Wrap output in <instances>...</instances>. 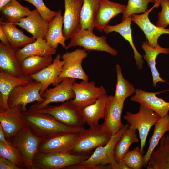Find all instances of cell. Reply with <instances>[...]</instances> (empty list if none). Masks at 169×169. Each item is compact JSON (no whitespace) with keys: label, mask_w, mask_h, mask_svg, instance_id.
Here are the masks:
<instances>
[{"label":"cell","mask_w":169,"mask_h":169,"mask_svg":"<svg viewBox=\"0 0 169 169\" xmlns=\"http://www.w3.org/2000/svg\"><path fill=\"white\" fill-rule=\"evenodd\" d=\"M25 125L32 132L43 140L62 132L79 133L84 128H74L67 126L57 120L51 115L37 111L28 110L23 111Z\"/></svg>","instance_id":"cell-1"},{"label":"cell","mask_w":169,"mask_h":169,"mask_svg":"<svg viewBox=\"0 0 169 169\" xmlns=\"http://www.w3.org/2000/svg\"><path fill=\"white\" fill-rule=\"evenodd\" d=\"M129 126L128 123L124 125L121 129L112 136L107 144L96 148L87 159L77 164L69 166L66 169H108V165H111L116 161L114 157L115 146L123 134Z\"/></svg>","instance_id":"cell-2"},{"label":"cell","mask_w":169,"mask_h":169,"mask_svg":"<svg viewBox=\"0 0 169 169\" xmlns=\"http://www.w3.org/2000/svg\"><path fill=\"white\" fill-rule=\"evenodd\" d=\"M112 136L102 124L84 128L79 133L78 138L69 153L88 155L94 149L107 144Z\"/></svg>","instance_id":"cell-3"},{"label":"cell","mask_w":169,"mask_h":169,"mask_svg":"<svg viewBox=\"0 0 169 169\" xmlns=\"http://www.w3.org/2000/svg\"><path fill=\"white\" fill-rule=\"evenodd\" d=\"M9 139L20 152L24 168L33 169V160L38 152L39 146L42 139L34 134L26 125Z\"/></svg>","instance_id":"cell-4"},{"label":"cell","mask_w":169,"mask_h":169,"mask_svg":"<svg viewBox=\"0 0 169 169\" xmlns=\"http://www.w3.org/2000/svg\"><path fill=\"white\" fill-rule=\"evenodd\" d=\"M89 156L68 152H38L33 160V169H66L80 163Z\"/></svg>","instance_id":"cell-5"},{"label":"cell","mask_w":169,"mask_h":169,"mask_svg":"<svg viewBox=\"0 0 169 169\" xmlns=\"http://www.w3.org/2000/svg\"><path fill=\"white\" fill-rule=\"evenodd\" d=\"M107 38L104 35L97 36L93 32L84 29L80 25L70 38L65 50L80 46L87 51L104 52L114 56H116L117 51L108 44Z\"/></svg>","instance_id":"cell-6"},{"label":"cell","mask_w":169,"mask_h":169,"mask_svg":"<svg viewBox=\"0 0 169 169\" xmlns=\"http://www.w3.org/2000/svg\"><path fill=\"white\" fill-rule=\"evenodd\" d=\"M123 118L131 127L138 131L140 140V147L143 151L150 129L161 118L152 110L140 105L137 113H133L127 111Z\"/></svg>","instance_id":"cell-7"},{"label":"cell","mask_w":169,"mask_h":169,"mask_svg":"<svg viewBox=\"0 0 169 169\" xmlns=\"http://www.w3.org/2000/svg\"><path fill=\"white\" fill-rule=\"evenodd\" d=\"M35 111L49 114L58 121L71 127L81 128L85 123L81 108L73 105L70 100L63 102L59 105H48L41 109Z\"/></svg>","instance_id":"cell-8"},{"label":"cell","mask_w":169,"mask_h":169,"mask_svg":"<svg viewBox=\"0 0 169 169\" xmlns=\"http://www.w3.org/2000/svg\"><path fill=\"white\" fill-rule=\"evenodd\" d=\"M75 79L66 77L54 87L47 89L42 95L44 100L31 105L29 110H39L52 103L64 102L73 99L75 94L72 89Z\"/></svg>","instance_id":"cell-9"},{"label":"cell","mask_w":169,"mask_h":169,"mask_svg":"<svg viewBox=\"0 0 169 169\" xmlns=\"http://www.w3.org/2000/svg\"><path fill=\"white\" fill-rule=\"evenodd\" d=\"M42 85L39 82L32 80L28 84L18 86L10 93L8 99L9 108L18 105L22 106L23 111L28 110V104L36 101L40 103L44 100L40 92Z\"/></svg>","instance_id":"cell-10"},{"label":"cell","mask_w":169,"mask_h":169,"mask_svg":"<svg viewBox=\"0 0 169 169\" xmlns=\"http://www.w3.org/2000/svg\"><path fill=\"white\" fill-rule=\"evenodd\" d=\"M88 54L85 49L79 48L64 53L61 55L64 64L59 78L89 81V76L84 70L82 64Z\"/></svg>","instance_id":"cell-11"},{"label":"cell","mask_w":169,"mask_h":169,"mask_svg":"<svg viewBox=\"0 0 169 169\" xmlns=\"http://www.w3.org/2000/svg\"><path fill=\"white\" fill-rule=\"evenodd\" d=\"M75 94L73 99L69 100L76 106L82 108L94 103L100 97L107 94L105 87L95 86L94 81L83 80L75 82L72 86Z\"/></svg>","instance_id":"cell-12"},{"label":"cell","mask_w":169,"mask_h":169,"mask_svg":"<svg viewBox=\"0 0 169 169\" xmlns=\"http://www.w3.org/2000/svg\"><path fill=\"white\" fill-rule=\"evenodd\" d=\"M154 4L150 9L142 14L132 15L131 21L137 25L143 31L149 44L155 47L159 46V38L164 34H169V29L159 27L153 24L150 20L149 13L155 8L160 5V0H155Z\"/></svg>","instance_id":"cell-13"},{"label":"cell","mask_w":169,"mask_h":169,"mask_svg":"<svg viewBox=\"0 0 169 169\" xmlns=\"http://www.w3.org/2000/svg\"><path fill=\"white\" fill-rule=\"evenodd\" d=\"M79 135L78 133L62 132L43 140L39 146L38 152L69 153L75 144Z\"/></svg>","instance_id":"cell-14"},{"label":"cell","mask_w":169,"mask_h":169,"mask_svg":"<svg viewBox=\"0 0 169 169\" xmlns=\"http://www.w3.org/2000/svg\"><path fill=\"white\" fill-rule=\"evenodd\" d=\"M63 33L66 40L70 39L80 25L83 0H64Z\"/></svg>","instance_id":"cell-15"},{"label":"cell","mask_w":169,"mask_h":169,"mask_svg":"<svg viewBox=\"0 0 169 169\" xmlns=\"http://www.w3.org/2000/svg\"><path fill=\"white\" fill-rule=\"evenodd\" d=\"M61 59V55L60 54H57L52 62L47 67L29 76L32 80L42 84V87L40 92L41 95L50 85L55 86L63 80V78L59 77L64 64Z\"/></svg>","instance_id":"cell-16"},{"label":"cell","mask_w":169,"mask_h":169,"mask_svg":"<svg viewBox=\"0 0 169 169\" xmlns=\"http://www.w3.org/2000/svg\"><path fill=\"white\" fill-rule=\"evenodd\" d=\"M23 113L22 106L20 105L0 112V125L6 139L15 136L26 125Z\"/></svg>","instance_id":"cell-17"},{"label":"cell","mask_w":169,"mask_h":169,"mask_svg":"<svg viewBox=\"0 0 169 169\" xmlns=\"http://www.w3.org/2000/svg\"><path fill=\"white\" fill-rule=\"evenodd\" d=\"M135 94L130 99L132 101L150 109L161 118L167 115L169 111V102L158 97L156 95L159 92H149L139 88L136 89Z\"/></svg>","instance_id":"cell-18"},{"label":"cell","mask_w":169,"mask_h":169,"mask_svg":"<svg viewBox=\"0 0 169 169\" xmlns=\"http://www.w3.org/2000/svg\"><path fill=\"white\" fill-rule=\"evenodd\" d=\"M123 106L115 100L113 96H108L102 124L111 135L116 134L124 126L121 119Z\"/></svg>","instance_id":"cell-19"},{"label":"cell","mask_w":169,"mask_h":169,"mask_svg":"<svg viewBox=\"0 0 169 169\" xmlns=\"http://www.w3.org/2000/svg\"><path fill=\"white\" fill-rule=\"evenodd\" d=\"M15 25L30 33L36 39H44L49 22L44 19L35 9L28 16L19 20Z\"/></svg>","instance_id":"cell-20"},{"label":"cell","mask_w":169,"mask_h":169,"mask_svg":"<svg viewBox=\"0 0 169 169\" xmlns=\"http://www.w3.org/2000/svg\"><path fill=\"white\" fill-rule=\"evenodd\" d=\"M126 5L109 0H100L99 9L95 17L94 27L100 32L104 31L111 19L122 13Z\"/></svg>","instance_id":"cell-21"},{"label":"cell","mask_w":169,"mask_h":169,"mask_svg":"<svg viewBox=\"0 0 169 169\" xmlns=\"http://www.w3.org/2000/svg\"><path fill=\"white\" fill-rule=\"evenodd\" d=\"M32 80L29 76H15L0 71V112L9 108L8 105V97L15 87L26 84Z\"/></svg>","instance_id":"cell-22"},{"label":"cell","mask_w":169,"mask_h":169,"mask_svg":"<svg viewBox=\"0 0 169 169\" xmlns=\"http://www.w3.org/2000/svg\"><path fill=\"white\" fill-rule=\"evenodd\" d=\"M157 149L151 153L147 169H169V135L160 139Z\"/></svg>","instance_id":"cell-23"},{"label":"cell","mask_w":169,"mask_h":169,"mask_svg":"<svg viewBox=\"0 0 169 169\" xmlns=\"http://www.w3.org/2000/svg\"><path fill=\"white\" fill-rule=\"evenodd\" d=\"M131 17L130 16L118 24L107 25L103 31L106 34L113 32L118 33L129 42L134 51V58L137 67L139 70H141L142 69L144 61L143 56L137 50L133 42L131 28Z\"/></svg>","instance_id":"cell-24"},{"label":"cell","mask_w":169,"mask_h":169,"mask_svg":"<svg viewBox=\"0 0 169 169\" xmlns=\"http://www.w3.org/2000/svg\"><path fill=\"white\" fill-rule=\"evenodd\" d=\"M56 53V49L50 47L45 39H38L17 50L15 56L17 60L20 63L30 56L53 55Z\"/></svg>","instance_id":"cell-25"},{"label":"cell","mask_w":169,"mask_h":169,"mask_svg":"<svg viewBox=\"0 0 169 169\" xmlns=\"http://www.w3.org/2000/svg\"><path fill=\"white\" fill-rule=\"evenodd\" d=\"M141 47L145 53L143 57L146 61L151 70L153 86L156 87L157 83L159 82H166L160 76V74L156 67V61L157 56L159 54H169V48H163L160 45L154 47L151 46L147 41L143 42Z\"/></svg>","instance_id":"cell-26"},{"label":"cell","mask_w":169,"mask_h":169,"mask_svg":"<svg viewBox=\"0 0 169 169\" xmlns=\"http://www.w3.org/2000/svg\"><path fill=\"white\" fill-rule=\"evenodd\" d=\"M63 16L61 11H58L57 15L49 23V28L45 39L51 47L57 49L59 44L66 49V39L63 33Z\"/></svg>","instance_id":"cell-27"},{"label":"cell","mask_w":169,"mask_h":169,"mask_svg":"<svg viewBox=\"0 0 169 169\" xmlns=\"http://www.w3.org/2000/svg\"><path fill=\"white\" fill-rule=\"evenodd\" d=\"M17 50L11 46L0 43V70L15 76H23L21 73L19 62L15 56Z\"/></svg>","instance_id":"cell-28"},{"label":"cell","mask_w":169,"mask_h":169,"mask_svg":"<svg viewBox=\"0 0 169 169\" xmlns=\"http://www.w3.org/2000/svg\"><path fill=\"white\" fill-rule=\"evenodd\" d=\"M14 24L0 20V27L6 35L12 48L18 50L36 41V39L33 37L25 35L23 31L18 28Z\"/></svg>","instance_id":"cell-29"},{"label":"cell","mask_w":169,"mask_h":169,"mask_svg":"<svg viewBox=\"0 0 169 169\" xmlns=\"http://www.w3.org/2000/svg\"><path fill=\"white\" fill-rule=\"evenodd\" d=\"M108 95H103L93 104L81 109L85 122L90 127L99 124L100 119L104 118L106 104Z\"/></svg>","instance_id":"cell-30"},{"label":"cell","mask_w":169,"mask_h":169,"mask_svg":"<svg viewBox=\"0 0 169 169\" xmlns=\"http://www.w3.org/2000/svg\"><path fill=\"white\" fill-rule=\"evenodd\" d=\"M53 60L52 55L28 57L19 63L21 74L23 76L29 77L47 67Z\"/></svg>","instance_id":"cell-31"},{"label":"cell","mask_w":169,"mask_h":169,"mask_svg":"<svg viewBox=\"0 0 169 169\" xmlns=\"http://www.w3.org/2000/svg\"><path fill=\"white\" fill-rule=\"evenodd\" d=\"M3 17L9 23L15 24L19 19L31 14L33 10L21 5L16 0H12L0 9Z\"/></svg>","instance_id":"cell-32"},{"label":"cell","mask_w":169,"mask_h":169,"mask_svg":"<svg viewBox=\"0 0 169 169\" xmlns=\"http://www.w3.org/2000/svg\"><path fill=\"white\" fill-rule=\"evenodd\" d=\"M153 134L149 140V146L146 154L144 155V165L146 167L152 152L157 146L161 138L167 131H169V115L161 118L154 125Z\"/></svg>","instance_id":"cell-33"},{"label":"cell","mask_w":169,"mask_h":169,"mask_svg":"<svg viewBox=\"0 0 169 169\" xmlns=\"http://www.w3.org/2000/svg\"><path fill=\"white\" fill-rule=\"evenodd\" d=\"M100 0H83L80 25L84 29L93 32L94 22Z\"/></svg>","instance_id":"cell-34"},{"label":"cell","mask_w":169,"mask_h":169,"mask_svg":"<svg viewBox=\"0 0 169 169\" xmlns=\"http://www.w3.org/2000/svg\"><path fill=\"white\" fill-rule=\"evenodd\" d=\"M117 81L114 97L120 105H124L125 99L133 95L136 89L133 85L125 79L121 68L119 64L116 66Z\"/></svg>","instance_id":"cell-35"},{"label":"cell","mask_w":169,"mask_h":169,"mask_svg":"<svg viewBox=\"0 0 169 169\" xmlns=\"http://www.w3.org/2000/svg\"><path fill=\"white\" fill-rule=\"evenodd\" d=\"M136 130L130 126L123 134L117 142L114 150V157L117 161H122L123 158L129 150L131 145L138 142Z\"/></svg>","instance_id":"cell-36"},{"label":"cell","mask_w":169,"mask_h":169,"mask_svg":"<svg viewBox=\"0 0 169 169\" xmlns=\"http://www.w3.org/2000/svg\"><path fill=\"white\" fill-rule=\"evenodd\" d=\"M8 143L0 141V157L8 159L17 166L24 169L23 159L18 150L11 143L9 139H6Z\"/></svg>","instance_id":"cell-37"},{"label":"cell","mask_w":169,"mask_h":169,"mask_svg":"<svg viewBox=\"0 0 169 169\" xmlns=\"http://www.w3.org/2000/svg\"><path fill=\"white\" fill-rule=\"evenodd\" d=\"M155 0H128L127 5L122 13V21L132 15L144 13L147 10L150 3Z\"/></svg>","instance_id":"cell-38"},{"label":"cell","mask_w":169,"mask_h":169,"mask_svg":"<svg viewBox=\"0 0 169 169\" xmlns=\"http://www.w3.org/2000/svg\"><path fill=\"white\" fill-rule=\"evenodd\" d=\"M143 151L137 146L129 150L124 156L123 161L129 169H141L144 167Z\"/></svg>","instance_id":"cell-39"},{"label":"cell","mask_w":169,"mask_h":169,"mask_svg":"<svg viewBox=\"0 0 169 169\" xmlns=\"http://www.w3.org/2000/svg\"><path fill=\"white\" fill-rule=\"evenodd\" d=\"M23 1L31 4L35 8L43 18L49 23L57 15L58 11H53L48 8L43 0H18Z\"/></svg>","instance_id":"cell-40"},{"label":"cell","mask_w":169,"mask_h":169,"mask_svg":"<svg viewBox=\"0 0 169 169\" xmlns=\"http://www.w3.org/2000/svg\"><path fill=\"white\" fill-rule=\"evenodd\" d=\"M161 10L158 13L156 26L166 28L169 25V0H160Z\"/></svg>","instance_id":"cell-41"},{"label":"cell","mask_w":169,"mask_h":169,"mask_svg":"<svg viewBox=\"0 0 169 169\" xmlns=\"http://www.w3.org/2000/svg\"><path fill=\"white\" fill-rule=\"evenodd\" d=\"M0 169H22V168L10 161L0 157Z\"/></svg>","instance_id":"cell-42"},{"label":"cell","mask_w":169,"mask_h":169,"mask_svg":"<svg viewBox=\"0 0 169 169\" xmlns=\"http://www.w3.org/2000/svg\"><path fill=\"white\" fill-rule=\"evenodd\" d=\"M108 169H129L123 160L120 161H116V162L111 165H108Z\"/></svg>","instance_id":"cell-43"},{"label":"cell","mask_w":169,"mask_h":169,"mask_svg":"<svg viewBox=\"0 0 169 169\" xmlns=\"http://www.w3.org/2000/svg\"><path fill=\"white\" fill-rule=\"evenodd\" d=\"M0 43L6 46H10L6 35L1 27H0Z\"/></svg>","instance_id":"cell-44"},{"label":"cell","mask_w":169,"mask_h":169,"mask_svg":"<svg viewBox=\"0 0 169 169\" xmlns=\"http://www.w3.org/2000/svg\"><path fill=\"white\" fill-rule=\"evenodd\" d=\"M0 141L8 144V141L6 138L4 131L0 125Z\"/></svg>","instance_id":"cell-45"},{"label":"cell","mask_w":169,"mask_h":169,"mask_svg":"<svg viewBox=\"0 0 169 169\" xmlns=\"http://www.w3.org/2000/svg\"><path fill=\"white\" fill-rule=\"evenodd\" d=\"M12 0H0V9Z\"/></svg>","instance_id":"cell-46"},{"label":"cell","mask_w":169,"mask_h":169,"mask_svg":"<svg viewBox=\"0 0 169 169\" xmlns=\"http://www.w3.org/2000/svg\"></svg>","instance_id":"cell-47"}]
</instances>
